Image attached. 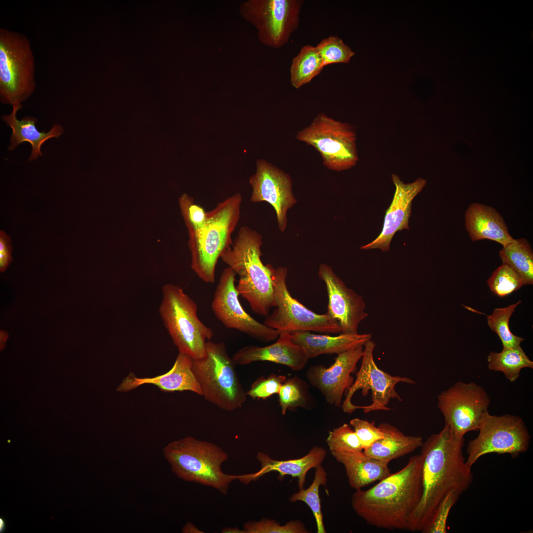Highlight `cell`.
I'll use <instances>...</instances> for the list:
<instances>
[{
  "label": "cell",
  "mask_w": 533,
  "mask_h": 533,
  "mask_svg": "<svg viewBox=\"0 0 533 533\" xmlns=\"http://www.w3.org/2000/svg\"><path fill=\"white\" fill-rule=\"evenodd\" d=\"M179 203L189 234L202 228L207 218V212L204 208L195 204L193 198L186 193L180 197Z\"/></svg>",
  "instance_id": "cell-38"
},
{
  "label": "cell",
  "mask_w": 533,
  "mask_h": 533,
  "mask_svg": "<svg viewBox=\"0 0 533 533\" xmlns=\"http://www.w3.org/2000/svg\"><path fill=\"white\" fill-rule=\"evenodd\" d=\"M324 67L316 46L307 44L301 49L292 61L290 82L296 89L310 82Z\"/></svg>",
  "instance_id": "cell-29"
},
{
  "label": "cell",
  "mask_w": 533,
  "mask_h": 533,
  "mask_svg": "<svg viewBox=\"0 0 533 533\" xmlns=\"http://www.w3.org/2000/svg\"><path fill=\"white\" fill-rule=\"evenodd\" d=\"M182 532L185 533H203L190 522L187 523L184 526L182 529Z\"/></svg>",
  "instance_id": "cell-43"
},
{
  "label": "cell",
  "mask_w": 533,
  "mask_h": 533,
  "mask_svg": "<svg viewBox=\"0 0 533 533\" xmlns=\"http://www.w3.org/2000/svg\"><path fill=\"white\" fill-rule=\"evenodd\" d=\"M326 456V451L322 447L314 446L305 456L294 459L278 460L271 458L267 454L259 452L256 458L261 464V469L256 472L237 476V479L245 484L255 481L266 474L277 472L280 477L287 475L298 478L299 489L305 483L308 471L321 464Z\"/></svg>",
  "instance_id": "cell-22"
},
{
  "label": "cell",
  "mask_w": 533,
  "mask_h": 533,
  "mask_svg": "<svg viewBox=\"0 0 533 533\" xmlns=\"http://www.w3.org/2000/svg\"><path fill=\"white\" fill-rule=\"evenodd\" d=\"M35 86L34 57L29 39L22 34L0 28V102L22 105Z\"/></svg>",
  "instance_id": "cell-9"
},
{
  "label": "cell",
  "mask_w": 533,
  "mask_h": 533,
  "mask_svg": "<svg viewBox=\"0 0 533 533\" xmlns=\"http://www.w3.org/2000/svg\"><path fill=\"white\" fill-rule=\"evenodd\" d=\"M249 183L252 190L251 201L269 203L275 211L279 230L284 231L287 211L297 202L289 175L265 160H258L256 173L250 177Z\"/></svg>",
  "instance_id": "cell-16"
},
{
  "label": "cell",
  "mask_w": 533,
  "mask_h": 533,
  "mask_svg": "<svg viewBox=\"0 0 533 533\" xmlns=\"http://www.w3.org/2000/svg\"><path fill=\"white\" fill-rule=\"evenodd\" d=\"M490 403V397L481 386L458 381L439 394L437 405L445 425L457 437L463 438L468 432L478 431Z\"/></svg>",
  "instance_id": "cell-14"
},
{
  "label": "cell",
  "mask_w": 533,
  "mask_h": 533,
  "mask_svg": "<svg viewBox=\"0 0 533 533\" xmlns=\"http://www.w3.org/2000/svg\"><path fill=\"white\" fill-rule=\"evenodd\" d=\"M491 290L497 296L505 297L520 289L523 285L519 275L506 264H502L487 281Z\"/></svg>",
  "instance_id": "cell-35"
},
{
  "label": "cell",
  "mask_w": 533,
  "mask_h": 533,
  "mask_svg": "<svg viewBox=\"0 0 533 533\" xmlns=\"http://www.w3.org/2000/svg\"><path fill=\"white\" fill-rule=\"evenodd\" d=\"M521 303L520 300L504 308H496L492 314L487 316L488 325L498 335L503 348L518 347L524 340V338L513 334L509 327L510 318L516 307Z\"/></svg>",
  "instance_id": "cell-33"
},
{
  "label": "cell",
  "mask_w": 533,
  "mask_h": 533,
  "mask_svg": "<svg viewBox=\"0 0 533 533\" xmlns=\"http://www.w3.org/2000/svg\"><path fill=\"white\" fill-rule=\"evenodd\" d=\"M323 67L335 63H347L354 55L351 48L336 36H330L316 46Z\"/></svg>",
  "instance_id": "cell-34"
},
{
  "label": "cell",
  "mask_w": 533,
  "mask_h": 533,
  "mask_svg": "<svg viewBox=\"0 0 533 533\" xmlns=\"http://www.w3.org/2000/svg\"><path fill=\"white\" fill-rule=\"evenodd\" d=\"M222 532L224 533H245L244 530H239L237 527L225 528L222 530Z\"/></svg>",
  "instance_id": "cell-44"
},
{
  "label": "cell",
  "mask_w": 533,
  "mask_h": 533,
  "mask_svg": "<svg viewBox=\"0 0 533 533\" xmlns=\"http://www.w3.org/2000/svg\"><path fill=\"white\" fill-rule=\"evenodd\" d=\"M464 441V437H457L445 425L423 443L422 494L411 516L409 531L423 533L449 493L461 495L471 485L473 475L463 455Z\"/></svg>",
  "instance_id": "cell-1"
},
{
  "label": "cell",
  "mask_w": 533,
  "mask_h": 533,
  "mask_svg": "<svg viewBox=\"0 0 533 533\" xmlns=\"http://www.w3.org/2000/svg\"><path fill=\"white\" fill-rule=\"evenodd\" d=\"M478 431V436L469 442L466 449V461L470 467L488 454H508L515 458L528 450L530 435L518 416L491 415L488 411L480 419Z\"/></svg>",
  "instance_id": "cell-11"
},
{
  "label": "cell",
  "mask_w": 533,
  "mask_h": 533,
  "mask_svg": "<svg viewBox=\"0 0 533 533\" xmlns=\"http://www.w3.org/2000/svg\"><path fill=\"white\" fill-rule=\"evenodd\" d=\"M236 273L229 267L222 271L211 303L216 317L226 327L237 330L263 342L276 340L280 332L261 323L242 306L235 287Z\"/></svg>",
  "instance_id": "cell-15"
},
{
  "label": "cell",
  "mask_w": 533,
  "mask_h": 533,
  "mask_svg": "<svg viewBox=\"0 0 533 533\" xmlns=\"http://www.w3.org/2000/svg\"><path fill=\"white\" fill-rule=\"evenodd\" d=\"M375 347L371 340L364 346L360 368L341 406L345 413L350 414L360 409L365 413L390 410L388 405L391 399L402 401L395 386L400 382L416 383L410 378L391 376L380 369L374 359Z\"/></svg>",
  "instance_id": "cell-8"
},
{
  "label": "cell",
  "mask_w": 533,
  "mask_h": 533,
  "mask_svg": "<svg viewBox=\"0 0 533 533\" xmlns=\"http://www.w3.org/2000/svg\"><path fill=\"white\" fill-rule=\"evenodd\" d=\"M318 273L328 294L326 313L338 323L341 333H357L359 324L368 316L363 298L348 287L329 266L320 264Z\"/></svg>",
  "instance_id": "cell-17"
},
{
  "label": "cell",
  "mask_w": 533,
  "mask_h": 533,
  "mask_svg": "<svg viewBox=\"0 0 533 533\" xmlns=\"http://www.w3.org/2000/svg\"><path fill=\"white\" fill-rule=\"evenodd\" d=\"M245 533H309L305 525L300 520H291L281 525L275 520L264 518L259 521H250L244 524Z\"/></svg>",
  "instance_id": "cell-37"
},
{
  "label": "cell",
  "mask_w": 533,
  "mask_h": 533,
  "mask_svg": "<svg viewBox=\"0 0 533 533\" xmlns=\"http://www.w3.org/2000/svg\"><path fill=\"white\" fill-rule=\"evenodd\" d=\"M332 456L344 467L350 487L361 489L390 473L389 462L371 457L363 452H330Z\"/></svg>",
  "instance_id": "cell-25"
},
{
  "label": "cell",
  "mask_w": 533,
  "mask_h": 533,
  "mask_svg": "<svg viewBox=\"0 0 533 533\" xmlns=\"http://www.w3.org/2000/svg\"><path fill=\"white\" fill-rule=\"evenodd\" d=\"M499 255L502 264L509 266L519 275L523 285L533 284V251L528 240L514 239L502 246Z\"/></svg>",
  "instance_id": "cell-28"
},
{
  "label": "cell",
  "mask_w": 533,
  "mask_h": 533,
  "mask_svg": "<svg viewBox=\"0 0 533 533\" xmlns=\"http://www.w3.org/2000/svg\"><path fill=\"white\" fill-rule=\"evenodd\" d=\"M262 236L247 226L242 227L233 244L221 258L232 269L239 279L236 289L256 314L266 317L274 306L273 288L269 264L261 260Z\"/></svg>",
  "instance_id": "cell-3"
},
{
  "label": "cell",
  "mask_w": 533,
  "mask_h": 533,
  "mask_svg": "<svg viewBox=\"0 0 533 533\" xmlns=\"http://www.w3.org/2000/svg\"><path fill=\"white\" fill-rule=\"evenodd\" d=\"M364 346L350 349L337 355L330 367L317 365L310 367L306 372L309 383L317 389L329 404L339 407L345 391L352 385L351 374L362 358Z\"/></svg>",
  "instance_id": "cell-18"
},
{
  "label": "cell",
  "mask_w": 533,
  "mask_h": 533,
  "mask_svg": "<svg viewBox=\"0 0 533 533\" xmlns=\"http://www.w3.org/2000/svg\"><path fill=\"white\" fill-rule=\"evenodd\" d=\"M159 313L179 353L193 359L206 355V344L213 332L199 318L195 302L179 286L164 284Z\"/></svg>",
  "instance_id": "cell-6"
},
{
  "label": "cell",
  "mask_w": 533,
  "mask_h": 533,
  "mask_svg": "<svg viewBox=\"0 0 533 533\" xmlns=\"http://www.w3.org/2000/svg\"><path fill=\"white\" fill-rule=\"evenodd\" d=\"M145 384L157 386L161 391H190L202 396L201 387L192 369V358L179 353L171 369L166 373L152 378H140L130 373L117 387L120 392H127Z\"/></svg>",
  "instance_id": "cell-21"
},
{
  "label": "cell",
  "mask_w": 533,
  "mask_h": 533,
  "mask_svg": "<svg viewBox=\"0 0 533 533\" xmlns=\"http://www.w3.org/2000/svg\"><path fill=\"white\" fill-rule=\"evenodd\" d=\"M242 198L237 193L207 212L203 227L189 234L191 267L203 282L215 281L216 267L222 253L233 244L231 235L240 218Z\"/></svg>",
  "instance_id": "cell-4"
},
{
  "label": "cell",
  "mask_w": 533,
  "mask_h": 533,
  "mask_svg": "<svg viewBox=\"0 0 533 533\" xmlns=\"http://www.w3.org/2000/svg\"><path fill=\"white\" fill-rule=\"evenodd\" d=\"M330 452H363L361 443L350 424L344 423L329 431L326 439Z\"/></svg>",
  "instance_id": "cell-36"
},
{
  "label": "cell",
  "mask_w": 533,
  "mask_h": 533,
  "mask_svg": "<svg viewBox=\"0 0 533 533\" xmlns=\"http://www.w3.org/2000/svg\"><path fill=\"white\" fill-rule=\"evenodd\" d=\"M378 426L382 431L383 437L363 451L371 457L389 462L414 452L423 444L421 437L406 435L388 423L382 422Z\"/></svg>",
  "instance_id": "cell-27"
},
{
  "label": "cell",
  "mask_w": 533,
  "mask_h": 533,
  "mask_svg": "<svg viewBox=\"0 0 533 533\" xmlns=\"http://www.w3.org/2000/svg\"><path fill=\"white\" fill-rule=\"evenodd\" d=\"M487 361L490 370L502 372L511 382L517 380L522 369H533V362L521 346L503 348L500 352L492 351L487 357Z\"/></svg>",
  "instance_id": "cell-30"
},
{
  "label": "cell",
  "mask_w": 533,
  "mask_h": 533,
  "mask_svg": "<svg viewBox=\"0 0 533 533\" xmlns=\"http://www.w3.org/2000/svg\"><path fill=\"white\" fill-rule=\"evenodd\" d=\"M13 247L9 236L1 230L0 231V271L4 272L12 261L11 252Z\"/></svg>",
  "instance_id": "cell-42"
},
{
  "label": "cell",
  "mask_w": 533,
  "mask_h": 533,
  "mask_svg": "<svg viewBox=\"0 0 533 533\" xmlns=\"http://www.w3.org/2000/svg\"><path fill=\"white\" fill-rule=\"evenodd\" d=\"M422 459L410 457L401 469L367 490H355L351 497L355 512L366 523L389 530L409 531V521L422 494Z\"/></svg>",
  "instance_id": "cell-2"
},
{
  "label": "cell",
  "mask_w": 533,
  "mask_h": 533,
  "mask_svg": "<svg viewBox=\"0 0 533 533\" xmlns=\"http://www.w3.org/2000/svg\"><path fill=\"white\" fill-rule=\"evenodd\" d=\"M349 424L358 437L363 451L383 437L382 431L375 425L374 421L355 418L350 420Z\"/></svg>",
  "instance_id": "cell-41"
},
{
  "label": "cell",
  "mask_w": 533,
  "mask_h": 533,
  "mask_svg": "<svg viewBox=\"0 0 533 533\" xmlns=\"http://www.w3.org/2000/svg\"><path fill=\"white\" fill-rule=\"evenodd\" d=\"M303 0H249L241 3L243 17L258 31L264 45L279 48L299 27Z\"/></svg>",
  "instance_id": "cell-13"
},
{
  "label": "cell",
  "mask_w": 533,
  "mask_h": 533,
  "mask_svg": "<svg viewBox=\"0 0 533 533\" xmlns=\"http://www.w3.org/2000/svg\"><path fill=\"white\" fill-rule=\"evenodd\" d=\"M11 113L8 115H3L2 120L12 130L10 137V143L8 147L10 151L15 149L21 143L28 142L32 147L31 154L28 159L31 161L42 156L40 151L42 144L52 138H59L63 133L61 126L54 124L47 132H40L36 127L37 119L32 116H25L21 120L17 119V112L22 107V105H13Z\"/></svg>",
  "instance_id": "cell-26"
},
{
  "label": "cell",
  "mask_w": 533,
  "mask_h": 533,
  "mask_svg": "<svg viewBox=\"0 0 533 533\" xmlns=\"http://www.w3.org/2000/svg\"><path fill=\"white\" fill-rule=\"evenodd\" d=\"M391 178L395 190L391 203L385 211L381 232L374 240L361 246V249H379L382 252L387 251L395 233L409 229L412 201L425 186L426 181L419 178L412 183H405L395 174H392Z\"/></svg>",
  "instance_id": "cell-19"
},
{
  "label": "cell",
  "mask_w": 533,
  "mask_h": 533,
  "mask_svg": "<svg viewBox=\"0 0 533 533\" xmlns=\"http://www.w3.org/2000/svg\"><path fill=\"white\" fill-rule=\"evenodd\" d=\"M286 379L285 376L274 373L267 377H259L246 392L247 395L254 400H266L272 395L278 393Z\"/></svg>",
  "instance_id": "cell-39"
},
{
  "label": "cell",
  "mask_w": 533,
  "mask_h": 533,
  "mask_svg": "<svg viewBox=\"0 0 533 533\" xmlns=\"http://www.w3.org/2000/svg\"><path fill=\"white\" fill-rule=\"evenodd\" d=\"M163 453L178 477L212 487L224 495L237 479L223 471L222 465L228 455L213 443L187 436L168 443Z\"/></svg>",
  "instance_id": "cell-5"
},
{
  "label": "cell",
  "mask_w": 533,
  "mask_h": 533,
  "mask_svg": "<svg viewBox=\"0 0 533 533\" xmlns=\"http://www.w3.org/2000/svg\"><path fill=\"white\" fill-rule=\"evenodd\" d=\"M466 229L473 241L489 239L504 246L514 241L501 214L493 207L473 203L464 214Z\"/></svg>",
  "instance_id": "cell-23"
},
{
  "label": "cell",
  "mask_w": 533,
  "mask_h": 533,
  "mask_svg": "<svg viewBox=\"0 0 533 533\" xmlns=\"http://www.w3.org/2000/svg\"><path fill=\"white\" fill-rule=\"evenodd\" d=\"M314 477L310 486L306 489H300L289 498L291 502H304L310 508L315 518L317 533H326L319 496V488L327 482V473L321 464L315 468Z\"/></svg>",
  "instance_id": "cell-32"
},
{
  "label": "cell",
  "mask_w": 533,
  "mask_h": 533,
  "mask_svg": "<svg viewBox=\"0 0 533 533\" xmlns=\"http://www.w3.org/2000/svg\"><path fill=\"white\" fill-rule=\"evenodd\" d=\"M281 413L295 411L298 408L311 409L313 399L308 385L297 376L285 379L278 393Z\"/></svg>",
  "instance_id": "cell-31"
},
{
  "label": "cell",
  "mask_w": 533,
  "mask_h": 533,
  "mask_svg": "<svg viewBox=\"0 0 533 533\" xmlns=\"http://www.w3.org/2000/svg\"><path fill=\"white\" fill-rule=\"evenodd\" d=\"M232 358L236 365L269 361L285 365L295 371L303 369L309 359L304 350L292 341L289 332H280L276 341L267 346H245Z\"/></svg>",
  "instance_id": "cell-20"
},
{
  "label": "cell",
  "mask_w": 533,
  "mask_h": 533,
  "mask_svg": "<svg viewBox=\"0 0 533 533\" xmlns=\"http://www.w3.org/2000/svg\"><path fill=\"white\" fill-rule=\"evenodd\" d=\"M206 349L205 357L192 358V369L201 387L202 396L226 411L241 408L247 395L225 344L209 341L206 343Z\"/></svg>",
  "instance_id": "cell-7"
},
{
  "label": "cell",
  "mask_w": 533,
  "mask_h": 533,
  "mask_svg": "<svg viewBox=\"0 0 533 533\" xmlns=\"http://www.w3.org/2000/svg\"><path fill=\"white\" fill-rule=\"evenodd\" d=\"M460 495L453 491L449 493L438 507L432 522L422 533H446L447 523L451 509Z\"/></svg>",
  "instance_id": "cell-40"
},
{
  "label": "cell",
  "mask_w": 533,
  "mask_h": 533,
  "mask_svg": "<svg viewBox=\"0 0 533 533\" xmlns=\"http://www.w3.org/2000/svg\"><path fill=\"white\" fill-rule=\"evenodd\" d=\"M272 280L274 309L264 324L280 332L294 331L341 333L338 323L326 313L319 314L309 310L294 298L286 285L288 269L274 268L269 264Z\"/></svg>",
  "instance_id": "cell-12"
},
{
  "label": "cell",
  "mask_w": 533,
  "mask_h": 533,
  "mask_svg": "<svg viewBox=\"0 0 533 533\" xmlns=\"http://www.w3.org/2000/svg\"><path fill=\"white\" fill-rule=\"evenodd\" d=\"M292 341L301 347L309 359L322 354H339L364 345L372 338L371 334L341 333L332 336L315 334L310 331L290 332Z\"/></svg>",
  "instance_id": "cell-24"
},
{
  "label": "cell",
  "mask_w": 533,
  "mask_h": 533,
  "mask_svg": "<svg viewBox=\"0 0 533 533\" xmlns=\"http://www.w3.org/2000/svg\"><path fill=\"white\" fill-rule=\"evenodd\" d=\"M296 138L316 149L322 158L323 164L329 169L348 170L358 161L354 128L323 113H319Z\"/></svg>",
  "instance_id": "cell-10"
}]
</instances>
